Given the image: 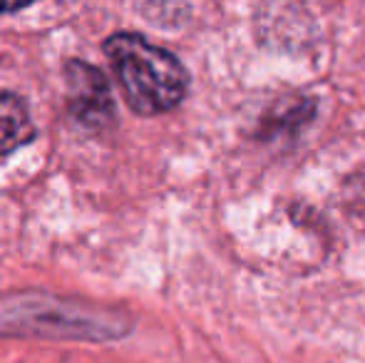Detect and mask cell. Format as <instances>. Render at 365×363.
Masks as SVG:
<instances>
[{
  "mask_svg": "<svg viewBox=\"0 0 365 363\" xmlns=\"http://www.w3.org/2000/svg\"><path fill=\"white\" fill-rule=\"evenodd\" d=\"M313 115H316V102L313 100L291 102L284 112H274V115L266 117L264 130H261V140H276V135H293L306 122H311Z\"/></svg>",
  "mask_w": 365,
  "mask_h": 363,
  "instance_id": "cell-5",
  "label": "cell"
},
{
  "mask_svg": "<svg viewBox=\"0 0 365 363\" xmlns=\"http://www.w3.org/2000/svg\"><path fill=\"white\" fill-rule=\"evenodd\" d=\"M343 202L353 217L365 222V165L358 172H353L343 184Z\"/></svg>",
  "mask_w": 365,
  "mask_h": 363,
  "instance_id": "cell-6",
  "label": "cell"
},
{
  "mask_svg": "<svg viewBox=\"0 0 365 363\" xmlns=\"http://www.w3.org/2000/svg\"><path fill=\"white\" fill-rule=\"evenodd\" d=\"M130 331L120 311L53 299L45 294H20L0 301V336H43V339L110 341Z\"/></svg>",
  "mask_w": 365,
  "mask_h": 363,
  "instance_id": "cell-2",
  "label": "cell"
},
{
  "mask_svg": "<svg viewBox=\"0 0 365 363\" xmlns=\"http://www.w3.org/2000/svg\"><path fill=\"white\" fill-rule=\"evenodd\" d=\"M35 0H0V15L3 13H15V10L20 8H28V5H33Z\"/></svg>",
  "mask_w": 365,
  "mask_h": 363,
  "instance_id": "cell-7",
  "label": "cell"
},
{
  "mask_svg": "<svg viewBox=\"0 0 365 363\" xmlns=\"http://www.w3.org/2000/svg\"><path fill=\"white\" fill-rule=\"evenodd\" d=\"M68 107L75 122L90 132H102L115 122V100L105 75L82 60L65 63Z\"/></svg>",
  "mask_w": 365,
  "mask_h": 363,
  "instance_id": "cell-3",
  "label": "cell"
},
{
  "mask_svg": "<svg viewBox=\"0 0 365 363\" xmlns=\"http://www.w3.org/2000/svg\"><path fill=\"white\" fill-rule=\"evenodd\" d=\"M105 55L137 115H162L184 100L189 75L169 50L157 48L142 35L117 33L107 38Z\"/></svg>",
  "mask_w": 365,
  "mask_h": 363,
  "instance_id": "cell-1",
  "label": "cell"
},
{
  "mask_svg": "<svg viewBox=\"0 0 365 363\" xmlns=\"http://www.w3.org/2000/svg\"><path fill=\"white\" fill-rule=\"evenodd\" d=\"M35 122L25 102L8 90H0V157L33 142Z\"/></svg>",
  "mask_w": 365,
  "mask_h": 363,
  "instance_id": "cell-4",
  "label": "cell"
}]
</instances>
